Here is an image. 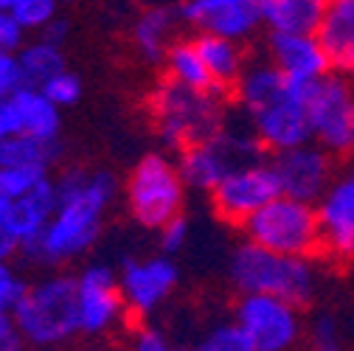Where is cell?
Segmentation results:
<instances>
[{"mask_svg": "<svg viewBox=\"0 0 354 351\" xmlns=\"http://www.w3.org/2000/svg\"><path fill=\"white\" fill-rule=\"evenodd\" d=\"M57 186V208L39 236L20 245L37 265H62L87 253L99 234L104 214L115 200V178L110 171L68 169Z\"/></svg>", "mask_w": 354, "mask_h": 351, "instance_id": "cell-1", "label": "cell"}, {"mask_svg": "<svg viewBox=\"0 0 354 351\" xmlns=\"http://www.w3.org/2000/svg\"><path fill=\"white\" fill-rule=\"evenodd\" d=\"M228 99L239 107L245 126L268 155L313 141L301 87L287 82L270 59H250Z\"/></svg>", "mask_w": 354, "mask_h": 351, "instance_id": "cell-2", "label": "cell"}, {"mask_svg": "<svg viewBox=\"0 0 354 351\" xmlns=\"http://www.w3.org/2000/svg\"><path fill=\"white\" fill-rule=\"evenodd\" d=\"M147 110L166 152H180L197 141H205L231 121L228 93L197 91L166 76L158 79V84L147 93Z\"/></svg>", "mask_w": 354, "mask_h": 351, "instance_id": "cell-3", "label": "cell"}, {"mask_svg": "<svg viewBox=\"0 0 354 351\" xmlns=\"http://www.w3.org/2000/svg\"><path fill=\"white\" fill-rule=\"evenodd\" d=\"M315 261L318 258L276 253L245 239L228 258V278L239 295H273L306 306L321 287Z\"/></svg>", "mask_w": 354, "mask_h": 351, "instance_id": "cell-4", "label": "cell"}, {"mask_svg": "<svg viewBox=\"0 0 354 351\" xmlns=\"http://www.w3.org/2000/svg\"><path fill=\"white\" fill-rule=\"evenodd\" d=\"M189 186L169 152H147L124 183L127 211L147 231H160L174 216H183Z\"/></svg>", "mask_w": 354, "mask_h": 351, "instance_id": "cell-5", "label": "cell"}, {"mask_svg": "<svg viewBox=\"0 0 354 351\" xmlns=\"http://www.w3.org/2000/svg\"><path fill=\"white\" fill-rule=\"evenodd\" d=\"M17 329L26 343L37 348H57L79 334V303L76 278L51 276L26 290L20 303L12 310Z\"/></svg>", "mask_w": 354, "mask_h": 351, "instance_id": "cell-6", "label": "cell"}, {"mask_svg": "<svg viewBox=\"0 0 354 351\" xmlns=\"http://www.w3.org/2000/svg\"><path fill=\"white\" fill-rule=\"evenodd\" d=\"M239 231L245 234L248 242L276 253L304 256V258L324 256L318 211H315V202H306V200L279 194L264 208H259Z\"/></svg>", "mask_w": 354, "mask_h": 351, "instance_id": "cell-7", "label": "cell"}, {"mask_svg": "<svg viewBox=\"0 0 354 351\" xmlns=\"http://www.w3.org/2000/svg\"><path fill=\"white\" fill-rule=\"evenodd\" d=\"M264 158H268V152L261 149L250 129L228 121L219 133L177 152V166H180V174L189 189L208 194L231 171Z\"/></svg>", "mask_w": 354, "mask_h": 351, "instance_id": "cell-8", "label": "cell"}, {"mask_svg": "<svg viewBox=\"0 0 354 351\" xmlns=\"http://www.w3.org/2000/svg\"><path fill=\"white\" fill-rule=\"evenodd\" d=\"M313 141L335 158L354 155V82L335 70L301 84Z\"/></svg>", "mask_w": 354, "mask_h": 351, "instance_id": "cell-9", "label": "cell"}, {"mask_svg": "<svg viewBox=\"0 0 354 351\" xmlns=\"http://www.w3.org/2000/svg\"><path fill=\"white\" fill-rule=\"evenodd\" d=\"M234 321L256 351H295L306 337L304 306L273 295H239Z\"/></svg>", "mask_w": 354, "mask_h": 351, "instance_id": "cell-10", "label": "cell"}, {"mask_svg": "<svg viewBox=\"0 0 354 351\" xmlns=\"http://www.w3.org/2000/svg\"><path fill=\"white\" fill-rule=\"evenodd\" d=\"M279 194L281 189L273 174V166L264 158V160H256V163H248L231 171L225 180H219L208 191V202L216 219H223L231 228H242L259 208H264Z\"/></svg>", "mask_w": 354, "mask_h": 351, "instance_id": "cell-11", "label": "cell"}, {"mask_svg": "<svg viewBox=\"0 0 354 351\" xmlns=\"http://www.w3.org/2000/svg\"><path fill=\"white\" fill-rule=\"evenodd\" d=\"M324 256L335 265L354 261V158L346 166H337L332 183L315 200Z\"/></svg>", "mask_w": 354, "mask_h": 351, "instance_id": "cell-12", "label": "cell"}, {"mask_svg": "<svg viewBox=\"0 0 354 351\" xmlns=\"http://www.w3.org/2000/svg\"><path fill=\"white\" fill-rule=\"evenodd\" d=\"M177 284H180V270H177L174 258L166 253L147 258H127L118 273L127 315L136 321H144L152 312H158L171 298Z\"/></svg>", "mask_w": 354, "mask_h": 351, "instance_id": "cell-13", "label": "cell"}, {"mask_svg": "<svg viewBox=\"0 0 354 351\" xmlns=\"http://www.w3.org/2000/svg\"><path fill=\"white\" fill-rule=\"evenodd\" d=\"M268 160L273 166L281 194L306 200V202H315L337 171V158L315 141H306L292 149L268 155Z\"/></svg>", "mask_w": 354, "mask_h": 351, "instance_id": "cell-14", "label": "cell"}, {"mask_svg": "<svg viewBox=\"0 0 354 351\" xmlns=\"http://www.w3.org/2000/svg\"><path fill=\"white\" fill-rule=\"evenodd\" d=\"M76 303H79V332L91 337L107 334L124 318H129L118 287V273L107 265H91L79 273Z\"/></svg>", "mask_w": 354, "mask_h": 351, "instance_id": "cell-15", "label": "cell"}, {"mask_svg": "<svg viewBox=\"0 0 354 351\" xmlns=\"http://www.w3.org/2000/svg\"><path fill=\"white\" fill-rule=\"evenodd\" d=\"M177 15L194 34H216L239 42L253 39L264 28L259 0H183Z\"/></svg>", "mask_w": 354, "mask_h": 351, "instance_id": "cell-16", "label": "cell"}, {"mask_svg": "<svg viewBox=\"0 0 354 351\" xmlns=\"http://www.w3.org/2000/svg\"><path fill=\"white\" fill-rule=\"evenodd\" d=\"M268 57L292 84H309L329 73V57L315 31H268Z\"/></svg>", "mask_w": 354, "mask_h": 351, "instance_id": "cell-17", "label": "cell"}, {"mask_svg": "<svg viewBox=\"0 0 354 351\" xmlns=\"http://www.w3.org/2000/svg\"><path fill=\"white\" fill-rule=\"evenodd\" d=\"M315 34L329 57V68L354 82V0H329Z\"/></svg>", "mask_w": 354, "mask_h": 351, "instance_id": "cell-18", "label": "cell"}, {"mask_svg": "<svg viewBox=\"0 0 354 351\" xmlns=\"http://www.w3.org/2000/svg\"><path fill=\"white\" fill-rule=\"evenodd\" d=\"M54 208H57V186H54V180L46 178L42 183H37L28 194L12 200L9 219H6L3 231L17 245H23V242H28V239L42 234V228L48 225Z\"/></svg>", "mask_w": 354, "mask_h": 351, "instance_id": "cell-19", "label": "cell"}, {"mask_svg": "<svg viewBox=\"0 0 354 351\" xmlns=\"http://www.w3.org/2000/svg\"><path fill=\"white\" fill-rule=\"evenodd\" d=\"M194 39H197V48L203 54V62L211 73L214 87L223 93H231V87L236 84V79L242 76V70L250 62L245 42L216 37V34H194Z\"/></svg>", "mask_w": 354, "mask_h": 351, "instance_id": "cell-20", "label": "cell"}, {"mask_svg": "<svg viewBox=\"0 0 354 351\" xmlns=\"http://www.w3.org/2000/svg\"><path fill=\"white\" fill-rule=\"evenodd\" d=\"M177 26H183L177 9L149 6L138 15L136 26H132V46H136V51L147 62H152V65L163 62L169 46L177 39Z\"/></svg>", "mask_w": 354, "mask_h": 351, "instance_id": "cell-21", "label": "cell"}, {"mask_svg": "<svg viewBox=\"0 0 354 351\" xmlns=\"http://www.w3.org/2000/svg\"><path fill=\"white\" fill-rule=\"evenodd\" d=\"M329 0H259L268 31H318Z\"/></svg>", "mask_w": 354, "mask_h": 351, "instance_id": "cell-22", "label": "cell"}, {"mask_svg": "<svg viewBox=\"0 0 354 351\" xmlns=\"http://www.w3.org/2000/svg\"><path fill=\"white\" fill-rule=\"evenodd\" d=\"M12 102L20 113L23 121V133L34 135L39 141H57L59 138V107L39 91V87H28L23 84L20 91L12 93Z\"/></svg>", "mask_w": 354, "mask_h": 351, "instance_id": "cell-23", "label": "cell"}, {"mask_svg": "<svg viewBox=\"0 0 354 351\" xmlns=\"http://www.w3.org/2000/svg\"><path fill=\"white\" fill-rule=\"evenodd\" d=\"M160 65H163V76L177 84L197 87V91H216L194 37H177L169 46Z\"/></svg>", "mask_w": 354, "mask_h": 351, "instance_id": "cell-24", "label": "cell"}, {"mask_svg": "<svg viewBox=\"0 0 354 351\" xmlns=\"http://www.w3.org/2000/svg\"><path fill=\"white\" fill-rule=\"evenodd\" d=\"M62 155L59 141H39L34 135H12L6 141H0V169L12 166H51Z\"/></svg>", "mask_w": 354, "mask_h": 351, "instance_id": "cell-25", "label": "cell"}, {"mask_svg": "<svg viewBox=\"0 0 354 351\" xmlns=\"http://www.w3.org/2000/svg\"><path fill=\"white\" fill-rule=\"evenodd\" d=\"M20 70H23V84L28 87H42L51 76L65 70V54L62 46L48 39H37L31 46H26L17 57Z\"/></svg>", "mask_w": 354, "mask_h": 351, "instance_id": "cell-26", "label": "cell"}, {"mask_svg": "<svg viewBox=\"0 0 354 351\" xmlns=\"http://www.w3.org/2000/svg\"><path fill=\"white\" fill-rule=\"evenodd\" d=\"M306 351H348L340 323L332 312H315L306 321Z\"/></svg>", "mask_w": 354, "mask_h": 351, "instance_id": "cell-27", "label": "cell"}, {"mask_svg": "<svg viewBox=\"0 0 354 351\" xmlns=\"http://www.w3.org/2000/svg\"><path fill=\"white\" fill-rule=\"evenodd\" d=\"M192 351H256L248 340V334L236 326V321H225V323H216L211 326Z\"/></svg>", "mask_w": 354, "mask_h": 351, "instance_id": "cell-28", "label": "cell"}, {"mask_svg": "<svg viewBox=\"0 0 354 351\" xmlns=\"http://www.w3.org/2000/svg\"><path fill=\"white\" fill-rule=\"evenodd\" d=\"M48 178L46 166H12V169H0V183H3V194L9 200H17L28 194L37 183Z\"/></svg>", "mask_w": 354, "mask_h": 351, "instance_id": "cell-29", "label": "cell"}, {"mask_svg": "<svg viewBox=\"0 0 354 351\" xmlns=\"http://www.w3.org/2000/svg\"><path fill=\"white\" fill-rule=\"evenodd\" d=\"M12 15L26 31H42L57 17V0H20Z\"/></svg>", "mask_w": 354, "mask_h": 351, "instance_id": "cell-30", "label": "cell"}, {"mask_svg": "<svg viewBox=\"0 0 354 351\" xmlns=\"http://www.w3.org/2000/svg\"><path fill=\"white\" fill-rule=\"evenodd\" d=\"M39 91L46 93L57 107H71L82 96V82H79V76H73L68 70H59L57 76H51L46 84H42Z\"/></svg>", "mask_w": 354, "mask_h": 351, "instance_id": "cell-31", "label": "cell"}, {"mask_svg": "<svg viewBox=\"0 0 354 351\" xmlns=\"http://www.w3.org/2000/svg\"><path fill=\"white\" fill-rule=\"evenodd\" d=\"M129 351H192L180 343H174L166 332L155 329V326H138L132 334V348Z\"/></svg>", "mask_w": 354, "mask_h": 351, "instance_id": "cell-32", "label": "cell"}, {"mask_svg": "<svg viewBox=\"0 0 354 351\" xmlns=\"http://www.w3.org/2000/svg\"><path fill=\"white\" fill-rule=\"evenodd\" d=\"M189 236H192V228H189V219L186 216H174L171 222H166L158 231V242H160V250L166 256H177V253H180L189 245Z\"/></svg>", "mask_w": 354, "mask_h": 351, "instance_id": "cell-33", "label": "cell"}, {"mask_svg": "<svg viewBox=\"0 0 354 351\" xmlns=\"http://www.w3.org/2000/svg\"><path fill=\"white\" fill-rule=\"evenodd\" d=\"M26 284L9 270L6 261H0V312H12L26 295Z\"/></svg>", "mask_w": 354, "mask_h": 351, "instance_id": "cell-34", "label": "cell"}, {"mask_svg": "<svg viewBox=\"0 0 354 351\" xmlns=\"http://www.w3.org/2000/svg\"><path fill=\"white\" fill-rule=\"evenodd\" d=\"M20 87H23V70H20L17 57L0 54V102L12 99V93L20 91Z\"/></svg>", "mask_w": 354, "mask_h": 351, "instance_id": "cell-35", "label": "cell"}, {"mask_svg": "<svg viewBox=\"0 0 354 351\" xmlns=\"http://www.w3.org/2000/svg\"><path fill=\"white\" fill-rule=\"evenodd\" d=\"M23 26L15 20L12 12L0 9V54H12L23 46Z\"/></svg>", "mask_w": 354, "mask_h": 351, "instance_id": "cell-36", "label": "cell"}, {"mask_svg": "<svg viewBox=\"0 0 354 351\" xmlns=\"http://www.w3.org/2000/svg\"><path fill=\"white\" fill-rule=\"evenodd\" d=\"M26 337L17 329L12 312H0V351H23Z\"/></svg>", "mask_w": 354, "mask_h": 351, "instance_id": "cell-37", "label": "cell"}, {"mask_svg": "<svg viewBox=\"0 0 354 351\" xmlns=\"http://www.w3.org/2000/svg\"><path fill=\"white\" fill-rule=\"evenodd\" d=\"M20 133H23L20 113H17L12 99H3L0 102V141H6L12 135H20Z\"/></svg>", "mask_w": 354, "mask_h": 351, "instance_id": "cell-38", "label": "cell"}, {"mask_svg": "<svg viewBox=\"0 0 354 351\" xmlns=\"http://www.w3.org/2000/svg\"><path fill=\"white\" fill-rule=\"evenodd\" d=\"M65 37H68V23H65V20H57V17H54L46 28H42V39L57 42V46H62Z\"/></svg>", "mask_w": 354, "mask_h": 351, "instance_id": "cell-39", "label": "cell"}, {"mask_svg": "<svg viewBox=\"0 0 354 351\" xmlns=\"http://www.w3.org/2000/svg\"><path fill=\"white\" fill-rule=\"evenodd\" d=\"M17 247H20V245H17L6 231H0V261H6Z\"/></svg>", "mask_w": 354, "mask_h": 351, "instance_id": "cell-40", "label": "cell"}, {"mask_svg": "<svg viewBox=\"0 0 354 351\" xmlns=\"http://www.w3.org/2000/svg\"><path fill=\"white\" fill-rule=\"evenodd\" d=\"M9 208H12V200L6 194H0V231L6 228V219H9Z\"/></svg>", "mask_w": 354, "mask_h": 351, "instance_id": "cell-41", "label": "cell"}, {"mask_svg": "<svg viewBox=\"0 0 354 351\" xmlns=\"http://www.w3.org/2000/svg\"><path fill=\"white\" fill-rule=\"evenodd\" d=\"M20 3V0H0V9H6V12H12L15 6Z\"/></svg>", "mask_w": 354, "mask_h": 351, "instance_id": "cell-42", "label": "cell"}, {"mask_svg": "<svg viewBox=\"0 0 354 351\" xmlns=\"http://www.w3.org/2000/svg\"><path fill=\"white\" fill-rule=\"evenodd\" d=\"M0 194H3V183H0Z\"/></svg>", "mask_w": 354, "mask_h": 351, "instance_id": "cell-43", "label": "cell"}, {"mask_svg": "<svg viewBox=\"0 0 354 351\" xmlns=\"http://www.w3.org/2000/svg\"><path fill=\"white\" fill-rule=\"evenodd\" d=\"M351 158H354V155H351Z\"/></svg>", "mask_w": 354, "mask_h": 351, "instance_id": "cell-44", "label": "cell"}]
</instances>
